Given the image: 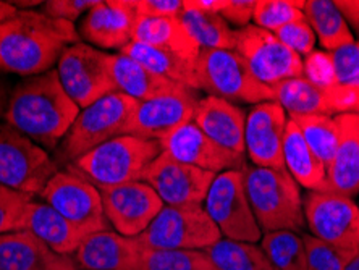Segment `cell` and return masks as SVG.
Listing matches in <instances>:
<instances>
[{"instance_id": "16", "label": "cell", "mask_w": 359, "mask_h": 270, "mask_svg": "<svg viewBox=\"0 0 359 270\" xmlns=\"http://www.w3.org/2000/svg\"><path fill=\"white\" fill-rule=\"evenodd\" d=\"M110 227L123 236H140L163 208L162 199L142 180L100 191Z\"/></svg>"}, {"instance_id": "44", "label": "cell", "mask_w": 359, "mask_h": 270, "mask_svg": "<svg viewBox=\"0 0 359 270\" xmlns=\"http://www.w3.org/2000/svg\"><path fill=\"white\" fill-rule=\"evenodd\" d=\"M257 0H226L225 8L220 12V17L229 25L238 26V29L250 26L252 21Z\"/></svg>"}, {"instance_id": "41", "label": "cell", "mask_w": 359, "mask_h": 270, "mask_svg": "<svg viewBox=\"0 0 359 270\" xmlns=\"http://www.w3.org/2000/svg\"><path fill=\"white\" fill-rule=\"evenodd\" d=\"M303 76L320 91H324L327 96L335 81L334 63L329 52L314 50L313 54L303 58Z\"/></svg>"}, {"instance_id": "45", "label": "cell", "mask_w": 359, "mask_h": 270, "mask_svg": "<svg viewBox=\"0 0 359 270\" xmlns=\"http://www.w3.org/2000/svg\"><path fill=\"white\" fill-rule=\"evenodd\" d=\"M335 5L346 20V23L356 31L359 36V0H335Z\"/></svg>"}, {"instance_id": "22", "label": "cell", "mask_w": 359, "mask_h": 270, "mask_svg": "<svg viewBox=\"0 0 359 270\" xmlns=\"http://www.w3.org/2000/svg\"><path fill=\"white\" fill-rule=\"evenodd\" d=\"M193 121L205 136L225 149L245 156L246 114L229 100L205 96L199 99Z\"/></svg>"}, {"instance_id": "12", "label": "cell", "mask_w": 359, "mask_h": 270, "mask_svg": "<svg viewBox=\"0 0 359 270\" xmlns=\"http://www.w3.org/2000/svg\"><path fill=\"white\" fill-rule=\"evenodd\" d=\"M235 52L248 63L252 75L272 89L290 78L303 76V58L271 31L255 25L236 29Z\"/></svg>"}, {"instance_id": "38", "label": "cell", "mask_w": 359, "mask_h": 270, "mask_svg": "<svg viewBox=\"0 0 359 270\" xmlns=\"http://www.w3.org/2000/svg\"><path fill=\"white\" fill-rule=\"evenodd\" d=\"M33 198L0 184V235L26 230Z\"/></svg>"}, {"instance_id": "42", "label": "cell", "mask_w": 359, "mask_h": 270, "mask_svg": "<svg viewBox=\"0 0 359 270\" xmlns=\"http://www.w3.org/2000/svg\"><path fill=\"white\" fill-rule=\"evenodd\" d=\"M99 4V0H49L42 4V13L49 15L52 18L75 21L84 13H89Z\"/></svg>"}, {"instance_id": "6", "label": "cell", "mask_w": 359, "mask_h": 270, "mask_svg": "<svg viewBox=\"0 0 359 270\" xmlns=\"http://www.w3.org/2000/svg\"><path fill=\"white\" fill-rule=\"evenodd\" d=\"M199 89L231 104L276 100L273 89L262 84L235 50H201L196 63Z\"/></svg>"}, {"instance_id": "18", "label": "cell", "mask_w": 359, "mask_h": 270, "mask_svg": "<svg viewBox=\"0 0 359 270\" xmlns=\"http://www.w3.org/2000/svg\"><path fill=\"white\" fill-rule=\"evenodd\" d=\"M162 152L177 161L201 170L219 175L229 170H243L245 156L225 149L201 131L194 121H188L177 131L161 141Z\"/></svg>"}, {"instance_id": "49", "label": "cell", "mask_w": 359, "mask_h": 270, "mask_svg": "<svg viewBox=\"0 0 359 270\" xmlns=\"http://www.w3.org/2000/svg\"><path fill=\"white\" fill-rule=\"evenodd\" d=\"M345 270H359V252L351 259L350 262H348V266L345 267Z\"/></svg>"}, {"instance_id": "50", "label": "cell", "mask_w": 359, "mask_h": 270, "mask_svg": "<svg viewBox=\"0 0 359 270\" xmlns=\"http://www.w3.org/2000/svg\"><path fill=\"white\" fill-rule=\"evenodd\" d=\"M204 270H217V269H215V267H214V264L209 261V264H208V266H205V269H204Z\"/></svg>"}, {"instance_id": "51", "label": "cell", "mask_w": 359, "mask_h": 270, "mask_svg": "<svg viewBox=\"0 0 359 270\" xmlns=\"http://www.w3.org/2000/svg\"><path fill=\"white\" fill-rule=\"evenodd\" d=\"M356 114H358V115H359V107H358V112H356Z\"/></svg>"}, {"instance_id": "26", "label": "cell", "mask_w": 359, "mask_h": 270, "mask_svg": "<svg viewBox=\"0 0 359 270\" xmlns=\"http://www.w3.org/2000/svg\"><path fill=\"white\" fill-rule=\"evenodd\" d=\"M133 41L168 50L184 60L198 63L201 49L188 34L180 18H144L138 17Z\"/></svg>"}, {"instance_id": "23", "label": "cell", "mask_w": 359, "mask_h": 270, "mask_svg": "<svg viewBox=\"0 0 359 270\" xmlns=\"http://www.w3.org/2000/svg\"><path fill=\"white\" fill-rule=\"evenodd\" d=\"M340 126L339 147L327 167L324 189L348 198L359 193V115H337Z\"/></svg>"}, {"instance_id": "29", "label": "cell", "mask_w": 359, "mask_h": 270, "mask_svg": "<svg viewBox=\"0 0 359 270\" xmlns=\"http://www.w3.org/2000/svg\"><path fill=\"white\" fill-rule=\"evenodd\" d=\"M120 54L131 57L133 60L140 62L141 65L149 68L156 75L165 78L168 81L182 84V86L194 89V91L199 89L196 63L184 60L172 52L131 41L128 46L120 50Z\"/></svg>"}, {"instance_id": "32", "label": "cell", "mask_w": 359, "mask_h": 270, "mask_svg": "<svg viewBox=\"0 0 359 270\" xmlns=\"http://www.w3.org/2000/svg\"><path fill=\"white\" fill-rule=\"evenodd\" d=\"M180 20L201 50H235L236 29L220 15L183 8Z\"/></svg>"}, {"instance_id": "31", "label": "cell", "mask_w": 359, "mask_h": 270, "mask_svg": "<svg viewBox=\"0 0 359 270\" xmlns=\"http://www.w3.org/2000/svg\"><path fill=\"white\" fill-rule=\"evenodd\" d=\"M276 102L292 116L303 115H330L334 116V109L327 99L325 93L316 88L304 76L290 78L273 88Z\"/></svg>"}, {"instance_id": "40", "label": "cell", "mask_w": 359, "mask_h": 270, "mask_svg": "<svg viewBox=\"0 0 359 270\" xmlns=\"http://www.w3.org/2000/svg\"><path fill=\"white\" fill-rule=\"evenodd\" d=\"M273 34L301 58L308 57L316 50V41H318V38H316L314 31L306 18L292 21V23L285 25L283 28H280Z\"/></svg>"}, {"instance_id": "28", "label": "cell", "mask_w": 359, "mask_h": 270, "mask_svg": "<svg viewBox=\"0 0 359 270\" xmlns=\"http://www.w3.org/2000/svg\"><path fill=\"white\" fill-rule=\"evenodd\" d=\"M334 63V88L327 99L334 114H356L359 107V42H351L329 52Z\"/></svg>"}, {"instance_id": "43", "label": "cell", "mask_w": 359, "mask_h": 270, "mask_svg": "<svg viewBox=\"0 0 359 270\" xmlns=\"http://www.w3.org/2000/svg\"><path fill=\"white\" fill-rule=\"evenodd\" d=\"M138 17L144 18H180L183 0H135Z\"/></svg>"}, {"instance_id": "34", "label": "cell", "mask_w": 359, "mask_h": 270, "mask_svg": "<svg viewBox=\"0 0 359 270\" xmlns=\"http://www.w3.org/2000/svg\"><path fill=\"white\" fill-rule=\"evenodd\" d=\"M294 123L308 142L311 151L324 163L325 168L330 166L340 141V126L337 116L330 115H303L292 116Z\"/></svg>"}, {"instance_id": "35", "label": "cell", "mask_w": 359, "mask_h": 270, "mask_svg": "<svg viewBox=\"0 0 359 270\" xmlns=\"http://www.w3.org/2000/svg\"><path fill=\"white\" fill-rule=\"evenodd\" d=\"M261 248L278 270H308L303 236L297 231L278 230L264 233Z\"/></svg>"}, {"instance_id": "48", "label": "cell", "mask_w": 359, "mask_h": 270, "mask_svg": "<svg viewBox=\"0 0 359 270\" xmlns=\"http://www.w3.org/2000/svg\"><path fill=\"white\" fill-rule=\"evenodd\" d=\"M17 12L18 10L13 7L12 2H4V0H0V26H2V23H5L10 17H13Z\"/></svg>"}, {"instance_id": "21", "label": "cell", "mask_w": 359, "mask_h": 270, "mask_svg": "<svg viewBox=\"0 0 359 270\" xmlns=\"http://www.w3.org/2000/svg\"><path fill=\"white\" fill-rule=\"evenodd\" d=\"M0 270H80L75 259L52 251L28 230L0 235Z\"/></svg>"}, {"instance_id": "4", "label": "cell", "mask_w": 359, "mask_h": 270, "mask_svg": "<svg viewBox=\"0 0 359 270\" xmlns=\"http://www.w3.org/2000/svg\"><path fill=\"white\" fill-rule=\"evenodd\" d=\"M161 152L159 141L121 135L76 158L70 163L68 170L78 173L102 191L130 182H138Z\"/></svg>"}, {"instance_id": "37", "label": "cell", "mask_w": 359, "mask_h": 270, "mask_svg": "<svg viewBox=\"0 0 359 270\" xmlns=\"http://www.w3.org/2000/svg\"><path fill=\"white\" fill-rule=\"evenodd\" d=\"M208 262L203 251L144 250V270H204Z\"/></svg>"}, {"instance_id": "47", "label": "cell", "mask_w": 359, "mask_h": 270, "mask_svg": "<svg viewBox=\"0 0 359 270\" xmlns=\"http://www.w3.org/2000/svg\"><path fill=\"white\" fill-rule=\"evenodd\" d=\"M8 99H10L8 86L7 83L0 78V119H4L5 110H7V105H8Z\"/></svg>"}, {"instance_id": "30", "label": "cell", "mask_w": 359, "mask_h": 270, "mask_svg": "<svg viewBox=\"0 0 359 270\" xmlns=\"http://www.w3.org/2000/svg\"><path fill=\"white\" fill-rule=\"evenodd\" d=\"M303 15L327 52L355 42L350 25L332 0H304Z\"/></svg>"}, {"instance_id": "33", "label": "cell", "mask_w": 359, "mask_h": 270, "mask_svg": "<svg viewBox=\"0 0 359 270\" xmlns=\"http://www.w3.org/2000/svg\"><path fill=\"white\" fill-rule=\"evenodd\" d=\"M204 254L217 270H278L256 243L220 238Z\"/></svg>"}, {"instance_id": "20", "label": "cell", "mask_w": 359, "mask_h": 270, "mask_svg": "<svg viewBox=\"0 0 359 270\" xmlns=\"http://www.w3.org/2000/svg\"><path fill=\"white\" fill-rule=\"evenodd\" d=\"M136 20L135 0H99L83 18L80 36L89 46L121 50L133 41Z\"/></svg>"}, {"instance_id": "1", "label": "cell", "mask_w": 359, "mask_h": 270, "mask_svg": "<svg viewBox=\"0 0 359 270\" xmlns=\"http://www.w3.org/2000/svg\"><path fill=\"white\" fill-rule=\"evenodd\" d=\"M80 42L70 21L36 10H18L0 26V72L38 76L52 70L67 47Z\"/></svg>"}, {"instance_id": "14", "label": "cell", "mask_w": 359, "mask_h": 270, "mask_svg": "<svg viewBox=\"0 0 359 270\" xmlns=\"http://www.w3.org/2000/svg\"><path fill=\"white\" fill-rule=\"evenodd\" d=\"M198 102L196 91L189 88H180L177 91L138 102L123 135L161 142L180 126L193 120Z\"/></svg>"}, {"instance_id": "5", "label": "cell", "mask_w": 359, "mask_h": 270, "mask_svg": "<svg viewBox=\"0 0 359 270\" xmlns=\"http://www.w3.org/2000/svg\"><path fill=\"white\" fill-rule=\"evenodd\" d=\"M136 105L138 100L115 91L81 109L63 137L62 157L72 163L104 142L123 135Z\"/></svg>"}, {"instance_id": "9", "label": "cell", "mask_w": 359, "mask_h": 270, "mask_svg": "<svg viewBox=\"0 0 359 270\" xmlns=\"http://www.w3.org/2000/svg\"><path fill=\"white\" fill-rule=\"evenodd\" d=\"M203 205L222 238L245 243L261 241L262 230L248 201L241 170L215 175Z\"/></svg>"}, {"instance_id": "13", "label": "cell", "mask_w": 359, "mask_h": 270, "mask_svg": "<svg viewBox=\"0 0 359 270\" xmlns=\"http://www.w3.org/2000/svg\"><path fill=\"white\" fill-rule=\"evenodd\" d=\"M41 198L86 233L109 230L100 191L75 172H57L42 189Z\"/></svg>"}, {"instance_id": "46", "label": "cell", "mask_w": 359, "mask_h": 270, "mask_svg": "<svg viewBox=\"0 0 359 270\" xmlns=\"http://www.w3.org/2000/svg\"><path fill=\"white\" fill-rule=\"evenodd\" d=\"M183 5L184 8H194L201 10V12L220 15L222 10L225 8L226 0H184Z\"/></svg>"}, {"instance_id": "27", "label": "cell", "mask_w": 359, "mask_h": 270, "mask_svg": "<svg viewBox=\"0 0 359 270\" xmlns=\"http://www.w3.org/2000/svg\"><path fill=\"white\" fill-rule=\"evenodd\" d=\"M283 163L285 170L292 175L299 187L308 188L309 191L324 189L327 168L311 151L297 123L290 119L283 140Z\"/></svg>"}, {"instance_id": "25", "label": "cell", "mask_w": 359, "mask_h": 270, "mask_svg": "<svg viewBox=\"0 0 359 270\" xmlns=\"http://www.w3.org/2000/svg\"><path fill=\"white\" fill-rule=\"evenodd\" d=\"M26 230L38 236L52 251L63 254V256L75 254L84 238L91 235V233H86L80 227L72 224L70 220H67L50 205L46 203H36V201L29 205Z\"/></svg>"}, {"instance_id": "2", "label": "cell", "mask_w": 359, "mask_h": 270, "mask_svg": "<svg viewBox=\"0 0 359 270\" xmlns=\"http://www.w3.org/2000/svg\"><path fill=\"white\" fill-rule=\"evenodd\" d=\"M78 114L80 107L65 93L57 70H50L25 78L13 88L4 120L42 149H54Z\"/></svg>"}, {"instance_id": "19", "label": "cell", "mask_w": 359, "mask_h": 270, "mask_svg": "<svg viewBox=\"0 0 359 270\" xmlns=\"http://www.w3.org/2000/svg\"><path fill=\"white\" fill-rule=\"evenodd\" d=\"M144 250L138 236L102 230L84 238L73 259L80 270H144Z\"/></svg>"}, {"instance_id": "3", "label": "cell", "mask_w": 359, "mask_h": 270, "mask_svg": "<svg viewBox=\"0 0 359 270\" xmlns=\"http://www.w3.org/2000/svg\"><path fill=\"white\" fill-rule=\"evenodd\" d=\"M241 172L251 210L264 233L304 229L303 198L292 175L248 163Z\"/></svg>"}, {"instance_id": "17", "label": "cell", "mask_w": 359, "mask_h": 270, "mask_svg": "<svg viewBox=\"0 0 359 270\" xmlns=\"http://www.w3.org/2000/svg\"><path fill=\"white\" fill-rule=\"evenodd\" d=\"M288 116L276 100L261 102L246 114L245 154L252 166L285 170L283 140Z\"/></svg>"}, {"instance_id": "7", "label": "cell", "mask_w": 359, "mask_h": 270, "mask_svg": "<svg viewBox=\"0 0 359 270\" xmlns=\"http://www.w3.org/2000/svg\"><path fill=\"white\" fill-rule=\"evenodd\" d=\"M57 172L59 168L49 152L0 121V184L34 198L41 196Z\"/></svg>"}, {"instance_id": "39", "label": "cell", "mask_w": 359, "mask_h": 270, "mask_svg": "<svg viewBox=\"0 0 359 270\" xmlns=\"http://www.w3.org/2000/svg\"><path fill=\"white\" fill-rule=\"evenodd\" d=\"M308 270H345L356 254L339 250L313 235L303 236Z\"/></svg>"}, {"instance_id": "24", "label": "cell", "mask_w": 359, "mask_h": 270, "mask_svg": "<svg viewBox=\"0 0 359 270\" xmlns=\"http://www.w3.org/2000/svg\"><path fill=\"white\" fill-rule=\"evenodd\" d=\"M109 70L115 91L138 100V102H144V100L157 97L161 94L184 88L182 84L156 75L149 68L123 54L109 55Z\"/></svg>"}, {"instance_id": "11", "label": "cell", "mask_w": 359, "mask_h": 270, "mask_svg": "<svg viewBox=\"0 0 359 270\" xmlns=\"http://www.w3.org/2000/svg\"><path fill=\"white\" fill-rule=\"evenodd\" d=\"M109 55L83 42L67 47L60 55L57 75L65 93L80 110L115 93L109 70Z\"/></svg>"}, {"instance_id": "10", "label": "cell", "mask_w": 359, "mask_h": 270, "mask_svg": "<svg viewBox=\"0 0 359 270\" xmlns=\"http://www.w3.org/2000/svg\"><path fill=\"white\" fill-rule=\"evenodd\" d=\"M303 208L311 235L339 250L359 252V208L355 201L340 193L319 189L308 193Z\"/></svg>"}, {"instance_id": "8", "label": "cell", "mask_w": 359, "mask_h": 270, "mask_svg": "<svg viewBox=\"0 0 359 270\" xmlns=\"http://www.w3.org/2000/svg\"><path fill=\"white\" fill-rule=\"evenodd\" d=\"M138 238L151 250L204 252L220 240L222 233L210 220L204 205H163Z\"/></svg>"}, {"instance_id": "36", "label": "cell", "mask_w": 359, "mask_h": 270, "mask_svg": "<svg viewBox=\"0 0 359 270\" xmlns=\"http://www.w3.org/2000/svg\"><path fill=\"white\" fill-rule=\"evenodd\" d=\"M303 4L304 0H257L252 21L257 28L277 33L285 25L304 18Z\"/></svg>"}, {"instance_id": "15", "label": "cell", "mask_w": 359, "mask_h": 270, "mask_svg": "<svg viewBox=\"0 0 359 270\" xmlns=\"http://www.w3.org/2000/svg\"><path fill=\"white\" fill-rule=\"evenodd\" d=\"M214 178V173L161 152L141 180L154 189L163 205H203Z\"/></svg>"}]
</instances>
